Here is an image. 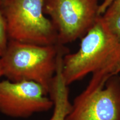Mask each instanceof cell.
<instances>
[{
	"instance_id": "7c38bea8",
	"label": "cell",
	"mask_w": 120,
	"mask_h": 120,
	"mask_svg": "<svg viewBox=\"0 0 120 120\" xmlns=\"http://www.w3.org/2000/svg\"><path fill=\"white\" fill-rule=\"evenodd\" d=\"M4 76V71H3V68L2 66V64H1V60H0V78Z\"/></svg>"
},
{
	"instance_id": "4fadbf2b",
	"label": "cell",
	"mask_w": 120,
	"mask_h": 120,
	"mask_svg": "<svg viewBox=\"0 0 120 120\" xmlns=\"http://www.w3.org/2000/svg\"><path fill=\"white\" fill-rule=\"evenodd\" d=\"M4 1H6V0H0V4H1V3L3 2H4Z\"/></svg>"
},
{
	"instance_id": "9c48e42d",
	"label": "cell",
	"mask_w": 120,
	"mask_h": 120,
	"mask_svg": "<svg viewBox=\"0 0 120 120\" xmlns=\"http://www.w3.org/2000/svg\"><path fill=\"white\" fill-rule=\"evenodd\" d=\"M9 39L6 22L0 8V58L6 50L8 45Z\"/></svg>"
},
{
	"instance_id": "8fae6325",
	"label": "cell",
	"mask_w": 120,
	"mask_h": 120,
	"mask_svg": "<svg viewBox=\"0 0 120 120\" xmlns=\"http://www.w3.org/2000/svg\"><path fill=\"white\" fill-rule=\"evenodd\" d=\"M114 0H103L101 4H100L99 8V14L102 15L105 13L107 9L111 4Z\"/></svg>"
},
{
	"instance_id": "277c9868",
	"label": "cell",
	"mask_w": 120,
	"mask_h": 120,
	"mask_svg": "<svg viewBox=\"0 0 120 120\" xmlns=\"http://www.w3.org/2000/svg\"><path fill=\"white\" fill-rule=\"evenodd\" d=\"M66 120H120V77L92 74Z\"/></svg>"
},
{
	"instance_id": "8992f818",
	"label": "cell",
	"mask_w": 120,
	"mask_h": 120,
	"mask_svg": "<svg viewBox=\"0 0 120 120\" xmlns=\"http://www.w3.org/2000/svg\"><path fill=\"white\" fill-rule=\"evenodd\" d=\"M42 86L32 81H0V112L7 116L26 118L47 112L53 102Z\"/></svg>"
},
{
	"instance_id": "ba28073f",
	"label": "cell",
	"mask_w": 120,
	"mask_h": 120,
	"mask_svg": "<svg viewBox=\"0 0 120 120\" xmlns=\"http://www.w3.org/2000/svg\"><path fill=\"white\" fill-rule=\"evenodd\" d=\"M102 16L110 32L120 41V12Z\"/></svg>"
},
{
	"instance_id": "7a4b0ae2",
	"label": "cell",
	"mask_w": 120,
	"mask_h": 120,
	"mask_svg": "<svg viewBox=\"0 0 120 120\" xmlns=\"http://www.w3.org/2000/svg\"><path fill=\"white\" fill-rule=\"evenodd\" d=\"M67 52L62 45H39L10 40L0 58L4 76L12 82H36L49 94L58 57Z\"/></svg>"
},
{
	"instance_id": "6da1fadb",
	"label": "cell",
	"mask_w": 120,
	"mask_h": 120,
	"mask_svg": "<svg viewBox=\"0 0 120 120\" xmlns=\"http://www.w3.org/2000/svg\"><path fill=\"white\" fill-rule=\"evenodd\" d=\"M81 38L79 50L63 58L62 73L67 86L90 73L118 75L120 41L110 32L102 15Z\"/></svg>"
},
{
	"instance_id": "3957f363",
	"label": "cell",
	"mask_w": 120,
	"mask_h": 120,
	"mask_svg": "<svg viewBox=\"0 0 120 120\" xmlns=\"http://www.w3.org/2000/svg\"><path fill=\"white\" fill-rule=\"evenodd\" d=\"M45 0H6L0 8L10 40L39 45H58V34L45 13Z\"/></svg>"
},
{
	"instance_id": "52a82bcc",
	"label": "cell",
	"mask_w": 120,
	"mask_h": 120,
	"mask_svg": "<svg viewBox=\"0 0 120 120\" xmlns=\"http://www.w3.org/2000/svg\"><path fill=\"white\" fill-rule=\"evenodd\" d=\"M65 53L58 57L57 67L49 94L53 102V112L49 120H66L71 110L72 103L69 100L68 88L62 73L63 58Z\"/></svg>"
},
{
	"instance_id": "5b68a950",
	"label": "cell",
	"mask_w": 120,
	"mask_h": 120,
	"mask_svg": "<svg viewBox=\"0 0 120 120\" xmlns=\"http://www.w3.org/2000/svg\"><path fill=\"white\" fill-rule=\"evenodd\" d=\"M98 0H45V13L52 21L60 45L82 38L96 23Z\"/></svg>"
},
{
	"instance_id": "30bf717a",
	"label": "cell",
	"mask_w": 120,
	"mask_h": 120,
	"mask_svg": "<svg viewBox=\"0 0 120 120\" xmlns=\"http://www.w3.org/2000/svg\"><path fill=\"white\" fill-rule=\"evenodd\" d=\"M120 12V0H114L104 14L111 15Z\"/></svg>"
}]
</instances>
